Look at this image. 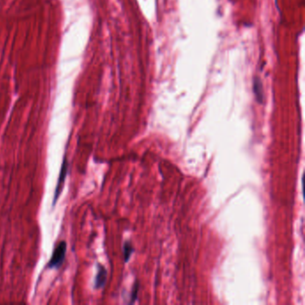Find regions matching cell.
<instances>
[{
  "mask_svg": "<svg viewBox=\"0 0 305 305\" xmlns=\"http://www.w3.org/2000/svg\"><path fill=\"white\" fill-rule=\"evenodd\" d=\"M66 246L67 244L65 241H61L57 244L49 262L50 269H59L61 267L66 258Z\"/></svg>",
  "mask_w": 305,
  "mask_h": 305,
  "instance_id": "1",
  "label": "cell"
},
{
  "mask_svg": "<svg viewBox=\"0 0 305 305\" xmlns=\"http://www.w3.org/2000/svg\"><path fill=\"white\" fill-rule=\"evenodd\" d=\"M68 171V162H67V158L66 157L64 158V161L62 164L61 170L59 173L58 177V181H57V185H56V192H55V196H54V201H53V205H56V201L59 198L60 194L62 193V190L64 188V184L66 182V175Z\"/></svg>",
  "mask_w": 305,
  "mask_h": 305,
  "instance_id": "2",
  "label": "cell"
},
{
  "mask_svg": "<svg viewBox=\"0 0 305 305\" xmlns=\"http://www.w3.org/2000/svg\"><path fill=\"white\" fill-rule=\"evenodd\" d=\"M107 271L106 268L102 264H98V273L95 278V288H102L107 281Z\"/></svg>",
  "mask_w": 305,
  "mask_h": 305,
  "instance_id": "3",
  "label": "cell"
},
{
  "mask_svg": "<svg viewBox=\"0 0 305 305\" xmlns=\"http://www.w3.org/2000/svg\"><path fill=\"white\" fill-rule=\"evenodd\" d=\"M133 252V247H132V243L131 242H126L124 244V257H125V261L127 262L131 255Z\"/></svg>",
  "mask_w": 305,
  "mask_h": 305,
  "instance_id": "4",
  "label": "cell"
},
{
  "mask_svg": "<svg viewBox=\"0 0 305 305\" xmlns=\"http://www.w3.org/2000/svg\"><path fill=\"white\" fill-rule=\"evenodd\" d=\"M138 289H139V285H138V283L136 282L135 285H134L133 289H132V296H131V302H130V304L134 303L135 300H136V298H137Z\"/></svg>",
  "mask_w": 305,
  "mask_h": 305,
  "instance_id": "5",
  "label": "cell"
}]
</instances>
